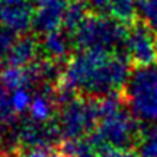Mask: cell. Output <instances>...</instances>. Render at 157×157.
<instances>
[{
  "mask_svg": "<svg viewBox=\"0 0 157 157\" xmlns=\"http://www.w3.org/2000/svg\"><path fill=\"white\" fill-rule=\"evenodd\" d=\"M35 3L0 5V25L15 34H25L32 28Z\"/></svg>",
  "mask_w": 157,
  "mask_h": 157,
  "instance_id": "cell-10",
  "label": "cell"
},
{
  "mask_svg": "<svg viewBox=\"0 0 157 157\" xmlns=\"http://www.w3.org/2000/svg\"><path fill=\"white\" fill-rule=\"evenodd\" d=\"M13 157H61L60 151L52 147H31V148H16Z\"/></svg>",
  "mask_w": 157,
  "mask_h": 157,
  "instance_id": "cell-18",
  "label": "cell"
},
{
  "mask_svg": "<svg viewBox=\"0 0 157 157\" xmlns=\"http://www.w3.org/2000/svg\"><path fill=\"white\" fill-rule=\"evenodd\" d=\"M82 2L93 13H103V15H106V12H109L111 0H82Z\"/></svg>",
  "mask_w": 157,
  "mask_h": 157,
  "instance_id": "cell-21",
  "label": "cell"
},
{
  "mask_svg": "<svg viewBox=\"0 0 157 157\" xmlns=\"http://www.w3.org/2000/svg\"><path fill=\"white\" fill-rule=\"evenodd\" d=\"M90 9L84 5L82 0H70L64 19H63V28L68 31L70 34H76V31L80 28V25L84 22V19L89 16Z\"/></svg>",
  "mask_w": 157,
  "mask_h": 157,
  "instance_id": "cell-13",
  "label": "cell"
},
{
  "mask_svg": "<svg viewBox=\"0 0 157 157\" xmlns=\"http://www.w3.org/2000/svg\"><path fill=\"white\" fill-rule=\"evenodd\" d=\"M41 52V44L34 35H23L16 38L15 44L12 45L6 56L5 64L15 67H29L38 60V54Z\"/></svg>",
  "mask_w": 157,
  "mask_h": 157,
  "instance_id": "cell-11",
  "label": "cell"
},
{
  "mask_svg": "<svg viewBox=\"0 0 157 157\" xmlns=\"http://www.w3.org/2000/svg\"><path fill=\"white\" fill-rule=\"evenodd\" d=\"M56 121L66 140H80L90 135L101 121L99 99L76 96L58 108Z\"/></svg>",
  "mask_w": 157,
  "mask_h": 157,
  "instance_id": "cell-5",
  "label": "cell"
},
{
  "mask_svg": "<svg viewBox=\"0 0 157 157\" xmlns=\"http://www.w3.org/2000/svg\"><path fill=\"white\" fill-rule=\"evenodd\" d=\"M131 66L124 52L80 50L64 64L58 87L87 98L117 95L128 78Z\"/></svg>",
  "mask_w": 157,
  "mask_h": 157,
  "instance_id": "cell-1",
  "label": "cell"
},
{
  "mask_svg": "<svg viewBox=\"0 0 157 157\" xmlns=\"http://www.w3.org/2000/svg\"><path fill=\"white\" fill-rule=\"evenodd\" d=\"M15 41H16V34L0 25V63L3 61V58H6Z\"/></svg>",
  "mask_w": 157,
  "mask_h": 157,
  "instance_id": "cell-20",
  "label": "cell"
},
{
  "mask_svg": "<svg viewBox=\"0 0 157 157\" xmlns=\"http://www.w3.org/2000/svg\"><path fill=\"white\" fill-rule=\"evenodd\" d=\"M140 0H111L109 12L113 17L124 23H131L137 19V6Z\"/></svg>",
  "mask_w": 157,
  "mask_h": 157,
  "instance_id": "cell-16",
  "label": "cell"
},
{
  "mask_svg": "<svg viewBox=\"0 0 157 157\" xmlns=\"http://www.w3.org/2000/svg\"><path fill=\"white\" fill-rule=\"evenodd\" d=\"M61 131L57 121L38 122L31 118L25 121H17L15 127V140L16 148H31V147H52L61 143Z\"/></svg>",
  "mask_w": 157,
  "mask_h": 157,
  "instance_id": "cell-7",
  "label": "cell"
},
{
  "mask_svg": "<svg viewBox=\"0 0 157 157\" xmlns=\"http://www.w3.org/2000/svg\"><path fill=\"white\" fill-rule=\"evenodd\" d=\"M151 29L140 19L128 25L124 54L132 66H147L157 63V42Z\"/></svg>",
  "mask_w": 157,
  "mask_h": 157,
  "instance_id": "cell-6",
  "label": "cell"
},
{
  "mask_svg": "<svg viewBox=\"0 0 157 157\" xmlns=\"http://www.w3.org/2000/svg\"><path fill=\"white\" fill-rule=\"evenodd\" d=\"M128 25L113 16L90 12L74 34L78 50L124 52Z\"/></svg>",
  "mask_w": 157,
  "mask_h": 157,
  "instance_id": "cell-3",
  "label": "cell"
},
{
  "mask_svg": "<svg viewBox=\"0 0 157 157\" xmlns=\"http://www.w3.org/2000/svg\"><path fill=\"white\" fill-rule=\"evenodd\" d=\"M137 19L146 23L157 35V0H140L137 6Z\"/></svg>",
  "mask_w": 157,
  "mask_h": 157,
  "instance_id": "cell-17",
  "label": "cell"
},
{
  "mask_svg": "<svg viewBox=\"0 0 157 157\" xmlns=\"http://www.w3.org/2000/svg\"><path fill=\"white\" fill-rule=\"evenodd\" d=\"M61 157H101V153L89 140H66L60 147Z\"/></svg>",
  "mask_w": 157,
  "mask_h": 157,
  "instance_id": "cell-14",
  "label": "cell"
},
{
  "mask_svg": "<svg viewBox=\"0 0 157 157\" xmlns=\"http://www.w3.org/2000/svg\"><path fill=\"white\" fill-rule=\"evenodd\" d=\"M31 101H32V98L29 95L28 89H21L12 93V105H13L17 115L22 113L23 111H28Z\"/></svg>",
  "mask_w": 157,
  "mask_h": 157,
  "instance_id": "cell-19",
  "label": "cell"
},
{
  "mask_svg": "<svg viewBox=\"0 0 157 157\" xmlns=\"http://www.w3.org/2000/svg\"><path fill=\"white\" fill-rule=\"evenodd\" d=\"M124 157H140V156L137 154V151H135V150H127V151H125V154H124Z\"/></svg>",
  "mask_w": 157,
  "mask_h": 157,
  "instance_id": "cell-22",
  "label": "cell"
},
{
  "mask_svg": "<svg viewBox=\"0 0 157 157\" xmlns=\"http://www.w3.org/2000/svg\"><path fill=\"white\" fill-rule=\"evenodd\" d=\"M0 82L10 92H16L21 89L29 90V87L35 86L29 67H15L7 64L0 68Z\"/></svg>",
  "mask_w": 157,
  "mask_h": 157,
  "instance_id": "cell-12",
  "label": "cell"
},
{
  "mask_svg": "<svg viewBox=\"0 0 157 157\" xmlns=\"http://www.w3.org/2000/svg\"><path fill=\"white\" fill-rule=\"evenodd\" d=\"M140 135L141 128L137 119L122 103L119 108L101 118L96 129L87 137V140L98 148V151L105 147L135 150Z\"/></svg>",
  "mask_w": 157,
  "mask_h": 157,
  "instance_id": "cell-4",
  "label": "cell"
},
{
  "mask_svg": "<svg viewBox=\"0 0 157 157\" xmlns=\"http://www.w3.org/2000/svg\"><path fill=\"white\" fill-rule=\"evenodd\" d=\"M121 99L137 121L157 124V63L132 66L121 90Z\"/></svg>",
  "mask_w": 157,
  "mask_h": 157,
  "instance_id": "cell-2",
  "label": "cell"
},
{
  "mask_svg": "<svg viewBox=\"0 0 157 157\" xmlns=\"http://www.w3.org/2000/svg\"><path fill=\"white\" fill-rule=\"evenodd\" d=\"M74 47H76L74 35L64 28H58L44 35L41 42V52L47 58L66 64L73 56Z\"/></svg>",
  "mask_w": 157,
  "mask_h": 157,
  "instance_id": "cell-9",
  "label": "cell"
},
{
  "mask_svg": "<svg viewBox=\"0 0 157 157\" xmlns=\"http://www.w3.org/2000/svg\"><path fill=\"white\" fill-rule=\"evenodd\" d=\"M68 3L70 0H35L32 31L36 35H47L61 28Z\"/></svg>",
  "mask_w": 157,
  "mask_h": 157,
  "instance_id": "cell-8",
  "label": "cell"
},
{
  "mask_svg": "<svg viewBox=\"0 0 157 157\" xmlns=\"http://www.w3.org/2000/svg\"><path fill=\"white\" fill-rule=\"evenodd\" d=\"M135 151L140 157H157V127L147 125L144 131L141 129Z\"/></svg>",
  "mask_w": 157,
  "mask_h": 157,
  "instance_id": "cell-15",
  "label": "cell"
}]
</instances>
